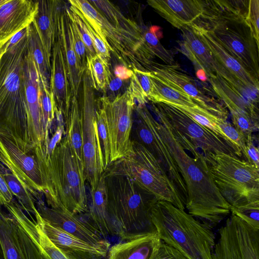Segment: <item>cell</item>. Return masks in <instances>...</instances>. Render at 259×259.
Wrapping results in <instances>:
<instances>
[{
  "mask_svg": "<svg viewBox=\"0 0 259 259\" xmlns=\"http://www.w3.org/2000/svg\"><path fill=\"white\" fill-rule=\"evenodd\" d=\"M155 125L169 150L185 184L187 212L212 229L231 214V206L224 198L212 177L203 153L187 139L170 130L157 111Z\"/></svg>",
  "mask_w": 259,
  "mask_h": 259,
  "instance_id": "1",
  "label": "cell"
},
{
  "mask_svg": "<svg viewBox=\"0 0 259 259\" xmlns=\"http://www.w3.org/2000/svg\"><path fill=\"white\" fill-rule=\"evenodd\" d=\"M71 6L94 29L110 52L132 70L150 71L155 56L143 36L144 31L109 1L69 0Z\"/></svg>",
  "mask_w": 259,
  "mask_h": 259,
  "instance_id": "2",
  "label": "cell"
},
{
  "mask_svg": "<svg viewBox=\"0 0 259 259\" xmlns=\"http://www.w3.org/2000/svg\"><path fill=\"white\" fill-rule=\"evenodd\" d=\"M28 27L16 42L8 41L0 58V134L26 151L33 149L29 134L24 75Z\"/></svg>",
  "mask_w": 259,
  "mask_h": 259,
  "instance_id": "3",
  "label": "cell"
},
{
  "mask_svg": "<svg viewBox=\"0 0 259 259\" xmlns=\"http://www.w3.org/2000/svg\"><path fill=\"white\" fill-rule=\"evenodd\" d=\"M45 174L49 207L66 209L74 214L85 213L88 202L85 188L84 167L65 134L53 151L46 155L36 149Z\"/></svg>",
  "mask_w": 259,
  "mask_h": 259,
  "instance_id": "4",
  "label": "cell"
},
{
  "mask_svg": "<svg viewBox=\"0 0 259 259\" xmlns=\"http://www.w3.org/2000/svg\"><path fill=\"white\" fill-rule=\"evenodd\" d=\"M151 221L160 239L189 259H212L215 237L212 228L185 210L157 200Z\"/></svg>",
  "mask_w": 259,
  "mask_h": 259,
  "instance_id": "5",
  "label": "cell"
},
{
  "mask_svg": "<svg viewBox=\"0 0 259 259\" xmlns=\"http://www.w3.org/2000/svg\"><path fill=\"white\" fill-rule=\"evenodd\" d=\"M107 191L108 210L120 238L155 232L151 218L158 200L128 177L104 172Z\"/></svg>",
  "mask_w": 259,
  "mask_h": 259,
  "instance_id": "6",
  "label": "cell"
},
{
  "mask_svg": "<svg viewBox=\"0 0 259 259\" xmlns=\"http://www.w3.org/2000/svg\"><path fill=\"white\" fill-rule=\"evenodd\" d=\"M220 193L231 209L259 203V169L236 156L203 153Z\"/></svg>",
  "mask_w": 259,
  "mask_h": 259,
  "instance_id": "7",
  "label": "cell"
},
{
  "mask_svg": "<svg viewBox=\"0 0 259 259\" xmlns=\"http://www.w3.org/2000/svg\"><path fill=\"white\" fill-rule=\"evenodd\" d=\"M105 172L125 176L158 200L186 209V202L161 164L136 140H132V149L129 154L112 163Z\"/></svg>",
  "mask_w": 259,
  "mask_h": 259,
  "instance_id": "8",
  "label": "cell"
},
{
  "mask_svg": "<svg viewBox=\"0 0 259 259\" xmlns=\"http://www.w3.org/2000/svg\"><path fill=\"white\" fill-rule=\"evenodd\" d=\"M78 97L85 180L92 192L104 169L96 122V100L87 69L83 72Z\"/></svg>",
  "mask_w": 259,
  "mask_h": 259,
  "instance_id": "9",
  "label": "cell"
},
{
  "mask_svg": "<svg viewBox=\"0 0 259 259\" xmlns=\"http://www.w3.org/2000/svg\"><path fill=\"white\" fill-rule=\"evenodd\" d=\"M198 24L209 30L220 44L258 80L259 47L244 18H221Z\"/></svg>",
  "mask_w": 259,
  "mask_h": 259,
  "instance_id": "10",
  "label": "cell"
},
{
  "mask_svg": "<svg viewBox=\"0 0 259 259\" xmlns=\"http://www.w3.org/2000/svg\"><path fill=\"white\" fill-rule=\"evenodd\" d=\"M98 99L106 115L110 142V165L128 155L132 150V114L136 104L128 88L113 99L105 96Z\"/></svg>",
  "mask_w": 259,
  "mask_h": 259,
  "instance_id": "11",
  "label": "cell"
},
{
  "mask_svg": "<svg viewBox=\"0 0 259 259\" xmlns=\"http://www.w3.org/2000/svg\"><path fill=\"white\" fill-rule=\"evenodd\" d=\"M6 169L25 185L36 199L49 191L45 174L36 147L26 151L7 136L0 134V171Z\"/></svg>",
  "mask_w": 259,
  "mask_h": 259,
  "instance_id": "12",
  "label": "cell"
},
{
  "mask_svg": "<svg viewBox=\"0 0 259 259\" xmlns=\"http://www.w3.org/2000/svg\"><path fill=\"white\" fill-rule=\"evenodd\" d=\"M151 108L165 117L172 131L187 139L196 149H201L202 153L219 152L239 158L242 156L237 147L220 138L171 105L152 103Z\"/></svg>",
  "mask_w": 259,
  "mask_h": 259,
  "instance_id": "13",
  "label": "cell"
},
{
  "mask_svg": "<svg viewBox=\"0 0 259 259\" xmlns=\"http://www.w3.org/2000/svg\"><path fill=\"white\" fill-rule=\"evenodd\" d=\"M219 234L212 259H259V229L231 213Z\"/></svg>",
  "mask_w": 259,
  "mask_h": 259,
  "instance_id": "14",
  "label": "cell"
},
{
  "mask_svg": "<svg viewBox=\"0 0 259 259\" xmlns=\"http://www.w3.org/2000/svg\"><path fill=\"white\" fill-rule=\"evenodd\" d=\"M134 109L138 118L135 127L136 141L144 146L159 162L186 202L185 184L173 157L158 132L156 119L146 105H136Z\"/></svg>",
  "mask_w": 259,
  "mask_h": 259,
  "instance_id": "15",
  "label": "cell"
},
{
  "mask_svg": "<svg viewBox=\"0 0 259 259\" xmlns=\"http://www.w3.org/2000/svg\"><path fill=\"white\" fill-rule=\"evenodd\" d=\"M24 75L30 143L32 147L46 151L50 133L46 127L41 109L39 76L28 48L24 61Z\"/></svg>",
  "mask_w": 259,
  "mask_h": 259,
  "instance_id": "16",
  "label": "cell"
},
{
  "mask_svg": "<svg viewBox=\"0 0 259 259\" xmlns=\"http://www.w3.org/2000/svg\"><path fill=\"white\" fill-rule=\"evenodd\" d=\"M36 204L41 217L51 225L92 245L109 249V241L85 219L64 208L47 206L41 198Z\"/></svg>",
  "mask_w": 259,
  "mask_h": 259,
  "instance_id": "17",
  "label": "cell"
},
{
  "mask_svg": "<svg viewBox=\"0 0 259 259\" xmlns=\"http://www.w3.org/2000/svg\"><path fill=\"white\" fill-rule=\"evenodd\" d=\"M149 72L176 90L189 96L203 109L218 117L227 118L226 111L202 92L190 77L181 72L177 65H164L155 62Z\"/></svg>",
  "mask_w": 259,
  "mask_h": 259,
  "instance_id": "18",
  "label": "cell"
},
{
  "mask_svg": "<svg viewBox=\"0 0 259 259\" xmlns=\"http://www.w3.org/2000/svg\"><path fill=\"white\" fill-rule=\"evenodd\" d=\"M208 79L230 112L243 113L258 121V89L234 86L219 74Z\"/></svg>",
  "mask_w": 259,
  "mask_h": 259,
  "instance_id": "19",
  "label": "cell"
},
{
  "mask_svg": "<svg viewBox=\"0 0 259 259\" xmlns=\"http://www.w3.org/2000/svg\"><path fill=\"white\" fill-rule=\"evenodd\" d=\"M37 1L0 0V44L28 27L37 10Z\"/></svg>",
  "mask_w": 259,
  "mask_h": 259,
  "instance_id": "20",
  "label": "cell"
},
{
  "mask_svg": "<svg viewBox=\"0 0 259 259\" xmlns=\"http://www.w3.org/2000/svg\"><path fill=\"white\" fill-rule=\"evenodd\" d=\"M180 29L182 32L180 52L197 66L207 78L217 74L225 79L231 76V73L216 60L191 25Z\"/></svg>",
  "mask_w": 259,
  "mask_h": 259,
  "instance_id": "21",
  "label": "cell"
},
{
  "mask_svg": "<svg viewBox=\"0 0 259 259\" xmlns=\"http://www.w3.org/2000/svg\"><path fill=\"white\" fill-rule=\"evenodd\" d=\"M4 206L9 214L27 234L45 259H81L57 247L32 217L30 220L24 213L18 202L12 200Z\"/></svg>",
  "mask_w": 259,
  "mask_h": 259,
  "instance_id": "22",
  "label": "cell"
},
{
  "mask_svg": "<svg viewBox=\"0 0 259 259\" xmlns=\"http://www.w3.org/2000/svg\"><path fill=\"white\" fill-rule=\"evenodd\" d=\"M37 224L58 248L81 259H103L108 249L95 246L54 227L45 221L38 210L34 215Z\"/></svg>",
  "mask_w": 259,
  "mask_h": 259,
  "instance_id": "23",
  "label": "cell"
},
{
  "mask_svg": "<svg viewBox=\"0 0 259 259\" xmlns=\"http://www.w3.org/2000/svg\"><path fill=\"white\" fill-rule=\"evenodd\" d=\"M147 3L172 26L180 29L198 19L206 3L201 0H149Z\"/></svg>",
  "mask_w": 259,
  "mask_h": 259,
  "instance_id": "24",
  "label": "cell"
},
{
  "mask_svg": "<svg viewBox=\"0 0 259 259\" xmlns=\"http://www.w3.org/2000/svg\"><path fill=\"white\" fill-rule=\"evenodd\" d=\"M70 21L66 9L61 6L57 19V34L65 62L72 97H78L82 82L83 71L79 66L74 49L70 28Z\"/></svg>",
  "mask_w": 259,
  "mask_h": 259,
  "instance_id": "25",
  "label": "cell"
},
{
  "mask_svg": "<svg viewBox=\"0 0 259 259\" xmlns=\"http://www.w3.org/2000/svg\"><path fill=\"white\" fill-rule=\"evenodd\" d=\"M50 90L56 107L66 118L71 101V94L67 70L62 51L57 38L54 44L51 60Z\"/></svg>",
  "mask_w": 259,
  "mask_h": 259,
  "instance_id": "26",
  "label": "cell"
},
{
  "mask_svg": "<svg viewBox=\"0 0 259 259\" xmlns=\"http://www.w3.org/2000/svg\"><path fill=\"white\" fill-rule=\"evenodd\" d=\"M110 246L107 259H149L161 239L157 231L146 232L120 238Z\"/></svg>",
  "mask_w": 259,
  "mask_h": 259,
  "instance_id": "27",
  "label": "cell"
},
{
  "mask_svg": "<svg viewBox=\"0 0 259 259\" xmlns=\"http://www.w3.org/2000/svg\"><path fill=\"white\" fill-rule=\"evenodd\" d=\"M61 1H37V10L32 23L42 44L50 73L52 48L56 38L57 19Z\"/></svg>",
  "mask_w": 259,
  "mask_h": 259,
  "instance_id": "28",
  "label": "cell"
},
{
  "mask_svg": "<svg viewBox=\"0 0 259 259\" xmlns=\"http://www.w3.org/2000/svg\"><path fill=\"white\" fill-rule=\"evenodd\" d=\"M191 25L216 60L227 71L246 85L259 89L258 80L220 44L209 30L196 23Z\"/></svg>",
  "mask_w": 259,
  "mask_h": 259,
  "instance_id": "29",
  "label": "cell"
},
{
  "mask_svg": "<svg viewBox=\"0 0 259 259\" xmlns=\"http://www.w3.org/2000/svg\"><path fill=\"white\" fill-rule=\"evenodd\" d=\"M89 222L105 238L118 236L108 210V196L104 174L100 178L96 189L91 192V202L84 213Z\"/></svg>",
  "mask_w": 259,
  "mask_h": 259,
  "instance_id": "30",
  "label": "cell"
},
{
  "mask_svg": "<svg viewBox=\"0 0 259 259\" xmlns=\"http://www.w3.org/2000/svg\"><path fill=\"white\" fill-rule=\"evenodd\" d=\"M0 244L4 259H26L17 226L11 217L0 208Z\"/></svg>",
  "mask_w": 259,
  "mask_h": 259,
  "instance_id": "31",
  "label": "cell"
},
{
  "mask_svg": "<svg viewBox=\"0 0 259 259\" xmlns=\"http://www.w3.org/2000/svg\"><path fill=\"white\" fill-rule=\"evenodd\" d=\"M148 73L153 85V92L149 101L191 107L198 106L187 95L176 90L151 72Z\"/></svg>",
  "mask_w": 259,
  "mask_h": 259,
  "instance_id": "32",
  "label": "cell"
},
{
  "mask_svg": "<svg viewBox=\"0 0 259 259\" xmlns=\"http://www.w3.org/2000/svg\"><path fill=\"white\" fill-rule=\"evenodd\" d=\"M78 98L72 97L69 110L64 120V124L65 134L77 157L84 165L81 121Z\"/></svg>",
  "mask_w": 259,
  "mask_h": 259,
  "instance_id": "33",
  "label": "cell"
},
{
  "mask_svg": "<svg viewBox=\"0 0 259 259\" xmlns=\"http://www.w3.org/2000/svg\"><path fill=\"white\" fill-rule=\"evenodd\" d=\"M28 48L33 59L40 81L50 88V71L42 46L36 29L32 23L28 27Z\"/></svg>",
  "mask_w": 259,
  "mask_h": 259,
  "instance_id": "34",
  "label": "cell"
},
{
  "mask_svg": "<svg viewBox=\"0 0 259 259\" xmlns=\"http://www.w3.org/2000/svg\"><path fill=\"white\" fill-rule=\"evenodd\" d=\"M0 172L12 194L17 199L22 209L28 214L31 213L34 215L37 211L35 205L36 200L27 187L7 169H2Z\"/></svg>",
  "mask_w": 259,
  "mask_h": 259,
  "instance_id": "35",
  "label": "cell"
},
{
  "mask_svg": "<svg viewBox=\"0 0 259 259\" xmlns=\"http://www.w3.org/2000/svg\"><path fill=\"white\" fill-rule=\"evenodd\" d=\"M87 69L93 89L106 92L112 75L109 64L97 54L94 56H88Z\"/></svg>",
  "mask_w": 259,
  "mask_h": 259,
  "instance_id": "36",
  "label": "cell"
},
{
  "mask_svg": "<svg viewBox=\"0 0 259 259\" xmlns=\"http://www.w3.org/2000/svg\"><path fill=\"white\" fill-rule=\"evenodd\" d=\"M171 105L183 112L201 125L209 130L220 138L233 144L224 134L218 125V120L220 117L217 116L199 106L191 107L176 105Z\"/></svg>",
  "mask_w": 259,
  "mask_h": 259,
  "instance_id": "37",
  "label": "cell"
},
{
  "mask_svg": "<svg viewBox=\"0 0 259 259\" xmlns=\"http://www.w3.org/2000/svg\"><path fill=\"white\" fill-rule=\"evenodd\" d=\"M133 74L128 87L136 104L145 105L151 95L153 85L148 71L133 69Z\"/></svg>",
  "mask_w": 259,
  "mask_h": 259,
  "instance_id": "38",
  "label": "cell"
},
{
  "mask_svg": "<svg viewBox=\"0 0 259 259\" xmlns=\"http://www.w3.org/2000/svg\"><path fill=\"white\" fill-rule=\"evenodd\" d=\"M96 117L105 172L110 165V142L105 111L98 99L96 101Z\"/></svg>",
  "mask_w": 259,
  "mask_h": 259,
  "instance_id": "39",
  "label": "cell"
},
{
  "mask_svg": "<svg viewBox=\"0 0 259 259\" xmlns=\"http://www.w3.org/2000/svg\"><path fill=\"white\" fill-rule=\"evenodd\" d=\"M144 40L151 52L164 62L166 65L174 64V59L172 53L165 48L160 43L157 36L155 29L151 28L144 31Z\"/></svg>",
  "mask_w": 259,
  "mask_h": 259,
  "instance_id": "40",
  "label": "cell"
},
{
  "mask_svg": "<svg viewBox=\"0 0 259 259\" xmlns=\"http://www.w3.org/2000/svg\"><path fill=\"white\" fill-rule=\"evenodd\" d=\"M39 98L43 118L47 131L50 133L55 120L56 106L50 88L40 81Z\"/></svg>",
  "mask_w": 259,
  "mask_h": 259,
  "instance_id": "41",
  "label": "cell"
},
{
  "mask_svg": "<svg viewBox=\"0 0 259 259\" xmlns=\"http://www.w3.org/2000/svg\"><path fill=\"white\" fill-rule=\"evenodd\" d=\"M218 123L226 137L240 150L245 160L246 158V139L229 123L227 118L219 117Z\"/></svg>",
  "mask_w": 259,
  "mask_h": 259,
  "instance_id": "42",
  "label": "cell"
},
{
  "mask_svg": "<svg viewBox=\"0 0 259 259\" xmlns=\"http://www.w3.org/2000/svg\"><path fill=\"white\" fill-rule=\"evenodd\" d=\"M233 126L245 139L252 135L254 132L258 130V121L251 118L248 115L236 112H231Z\"/></svg>",
  "mask_w": 259,
  "mask_h": 259,
  "instance_id": "43",
  "label": "cell"
},
{
  "mask_svg": "<svg viewBox=\"0 0 259 259\" xmlns=\"http://www.w3.org/2000/svg\"><path fill=\"white\" fill-rule=\"evenodd\" d=\"M69 10L77 14L84 23L87 31L93 42L96 54L106 62L109 64L111 59L110 52L98 33L75 8L70 6Z\"/></svg>",
  "mask_w": 259,
  "mask_h": 259,
  "instance_id": "44",
  "label": "cell"
},
{
  "mask_svg": "<svg viewBox=\"0 0 259 259\" xmlns=\"http://www.w3.org/2000/svg\"><path fill=\"white\" fill-rule=\"evenodd\" d=\"M231 213L238 217L251 227L259 229V203L231 209Z\"/></svg>",
  "mask_w": 259,
  "mask_h": 259,
  "instance_id": "45",
  "label": "cell"
},
{
  "mask_svg": "<svg viewBox=\"0 0 259 259\" xmlns=\"http://www.w3.org/2000/svg\"><path fill=\"white\" fill-rule=\"evenodd\" d=\"M259 1L250 0L244 21L249 27L253 37L259 47Z\"/></svg>",
  "mask_w": 259,
  "mask_h": 259,
  "instance_id": "46",
  "label": "cell"
},
{
  "mask_svg": "<svg viewBox=\"0 0 259 259\" xmlns=\"http://www.w3.org/2000/svg\"><path fill=\"white\" fill-rule=\"evenodd\" d=\"M70 21L71 35L75 53L79 66L83 71H84L87 69L88 52L74 23L70 19Z\"/></svg>",
  "mask_w": 259,
  "mask_h": 259,
  "instance_id": "47",
  "label": "cell"
},
{
  "mask_svg": "<svg viewBox=\"0 0 259 259\" xmlns=\"http://www.w3.org/2000/svg\"><path fill=\"white\" fill-rule=\"evenodd\" d=\"M66 10L69 18L74 23L76 27L80 36L86 47L88 56H94L96 55L97 54L96 52L92 39L87 31L84 23L77 14L71 11L69 9L66 8Z\"/></svg>",
  "mask_w": 259,
  "mask_h": 259,
  "instance_id": "48",
  "label": "cell"
},
{
  "mask_svg": "<svg viewBox=\"0 0 259 259\" xmlns=\"http://www.w3.org/2000/svg\"><path fill=\"white\" fill-rule=\"evenodd\" d=\"M16 225L20 244L25 258L45 259L27 234L19 225Z\"/></svg>",
  "mask_w": 259,
  "mask_h": 259,
  "instance_id": "49",
  "label": "cell"
},
{
  "mask_svg": "<svg viewBox=\"0 0 259 259\" xmlns=\"http://www.w3.org/2000/svg\"><path fill=\"white\" fill-rule=\"evenodd\" d=\"M149 259H189L178 250L161 240L159 245Z\"/></svg>",
  "mask_w": 259,
  "mask_h": 259,
  "instance_id": "50",
  "label": "cell"
},
{
  "mask_svg": "<svg viewBox=\"0 0 259 259\" xmlns=\"http://www.w3.org/2000/svg\"><path fill=\"white\" fill-rule=\"evenodd\" d=\"M254 137L248 136L246 139V161L259 169V151L254 144Z\"/></svg>",
  "mask_w": 259,
  "mask_h": 259,
  "instance_id": "51",
  "label": "cell"
},
{
  "mask_svg": "<svg viewBox=\"0 0 259 259\" xmlns=\"http://www.w3.org/2000/svg\"><path fill=\"white\" fill-rule=\"evenodd\" d=\"M13 195L0 172V205H5L13 200Z\"/></svg>",
  "mask_w": 259,
  "mask_h": 259,
  "instance_id": "52",
  "label": "cell"
},
{
  "mask_svg": "<svg viewBox=\"0 0 259 259\" xmlns=\"http://www.w3.org/2000/svg\"><path fill=\"white\" fill-rule=\"evenodd\" d=\"M133 74V70L122 65H116L114 69V75L122 80L131 79Z\"/></svg>",
  "mask_w": 259,
  "mask_h": 259,
  "instance_id": "53",
  "label": "cell"
},
{
  "mask_svg": "<svg viewBox=\"0 0 259 259\" xmlns=\"http://www.w3.org/2000/svg\"><path fill=\"white\" fill-rule=\"evenodd\" d=\"M123 81L124 80H122L112 74L107 90L109 89L113 94L117 93L123 85Z\"/></svg>",
  "mask_w": 259,
  "mask_h": 259,
  "instance_id": "54",
  "label": "cell"
},
{
  "mask_svg": "<svg viewBox=\"0 0 259 259\" xmlns=\"http://www.w3.org/2000/svg\"><path fill=\"white\" fill-rule=\"evenodd\" d=\"M7 47H8V42L5 44H4V43L0 44V58L2 56V55L5 53V52L6 51Z\"/></svg>",
  "mask_w": 259,
  "mask_h": 259,
  "instance_id": "55",
  "label": "cell"
},
{
  "mask_svg": "<svg viewBox=\"0 0 259 259\" xmlns=\"http://www.w3.org/2000/svg\"><path fill=\"white\" fill-rule=\"evenodd\" d=\"M0 259H4L3 256V253H2V249H1V244H0Z\"/></svg>",
  "mask_w": 259,
  "mask_h": 259,
  "instance_id": "56",
  "label": "cell"
}]
</instances>
